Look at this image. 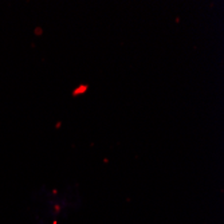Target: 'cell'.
<instances>
[{
    "mask_svg": "<svg viewBox=\"0 0 224 224\" xmlns=\"http://www.w3.org/2000/svg\"><path fill=\"white\" fill-rule=\"evenodd\" d=\"M87 89H89V86H87V85H81V86H78V87H77L74 91H72V95H74V97H77V95H81V94H83V93H86V91H87Z\"/></svg>",
    "mask_w": 224,
    "mask_h": 224,
    "instance_id": "6da1fadb",
    "label": "cell"
}]
</instances>
